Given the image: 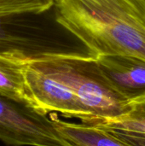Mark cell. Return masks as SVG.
Segmentation results:
<instances>
[{
    "instance_id": "cell-1",
    "label": "cell",
    "mask_w": 145,
    "mask_h": 146,
    "mask_svg": "<svg viewBox=\"0 0 145 146\" xmlns=\"http://www.w3.org/2000/svg\"><path fill=\"white\" fill-rule=\"evenodd\" d=\"M56 21L94 56L145 60V0H55Z\"/></svg>"
},
{
    "instance_id": "cell-2",
    "label": "cell",
    "mask_w": 145,
    "mask_h": 146,
    "mask_svg": "<svg viewBox=\"0 0 145 146\" xmlns=\"http://www.w3.org/2000/svg\"><path fill=\"white\" fill-rule=\"evenodd\" d=\"M29 61L67 86L91 115L95 126L103 127L132 108L103 74L93 55L50 50Z\"/></svg>"
},
{
    "instance_id": "cell-3",
    "label": "cell",
    "mask_w": 145,
    "mask_h": 146,
    "mask_svg": "<svg viewBox=\"0 0 145 146\" xmlns=\"http://www.w3.org/2000/svg\"><path fill=\"white\" fill-rule=\"evenodd\" d=\"M0 94V141L8 146H70L49 117Z\"/></svg>"
},
{
    "instance_id": "cell-4",
    "label": "cell",
    "mask_w": 145,
    "mask_h": 146,
    "mask_svg": "<svg viewBox=\"0 0 145 146\" xmlns=\"http://www.w3.org/2000/svg\"><path fill=\"white\" fill-rule=\"evenodd\" d=\"M26 81L33 107L45 114L55 112L74 117L83 123L93 125V119L75 94L63 83L34 66L26 62Z\"/></svg>"
},
{
    "instance_id": "cell-5",
    "label": "cell",
    "mask_w": 145,
    "mask_h": 146,
    "mask_svg": "<svg viewBox=\"0 0 145 146\" xmlns=\"http://www.w3.org/2000/svg\"><path fill=\"white\" fill-rule=\"evenodd\" d=\"M95 57L103 74L122 97L130 103L144 99V59L127 55Z\"/></svg>"
},
{
    "instance_id": "cell-6",
    "label": "cell",
    "mask_w": 145,
    "mask_h": 146,
    "mask_svg": "<svg viewBox=\"0 0 145 146\" xmlns=\"http://www.w3.org/2000/svg\"><path fill=\"white\" fill-rule=\"evenodd\" d=\"M27 59L0 53V94L33 107L26 81Z\"/></svg>"
},
{
    "instance_id": "cell-7",
    "label": "cell",
    "mask_w": 145,
    "mask_h": 146,
    "mask_svg": "<svg viewBox=\"0 0 145 146\" xmlns=\"http://www.w3.org/2000/svg\"><path fill=\"white\" fill-rule=\"evenodd\" d=\"M54 118L57 129L70 146H132L102 127Z\"/></svg>"
},
{
    "instance_id": "cell-8",
    "label": "cell",
    "mask_w": 145,
    "mask_h": 146,
    "mask_svg": "<svg viewBox=\"0 0 145 146\" xmlns=\"http://www.w3.org/2000/svg\"><path fill=\"white\" fill-rule=\"evenodd\" d=\"M131 110L102 127L108 130L145 134V99L131 103Z\"/></svg>"
},
{
    "instance_id": "cell-9",
    "label": "cell",
    "mask_w": 145,
    "mask_h": 146,
    "mask_svg": "<svg viewBox=\"0 0 145 146\" xmlns=\"http://www.w3.org/2000/svg\"><path fill=\"white\" fill-rule=\"evenodd\" d=\"M55 0H0V14L42 15L54 7Z\"/></svg>"
},
{
    "instance_id": "cell-10",
    "label": "cell",
    "mask_w": 145,
    "mask_h": 146,
    "mask_svg": "<svg viewBox=\"0 0 145 146\" xmlns=\"http://www.w3.org/2000/svg\"><path fill=\"white\" fill-rule=\"evenodd\" d=\"M108 130V129H107ZM119 139L132 145V146H145V134L123 132V131H114L109 130Z\"/></svg>"
}]
</instances>
